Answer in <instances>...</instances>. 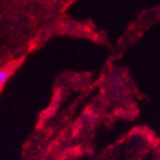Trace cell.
Returning a JSON list of instances; mask_svg holds the SVG:
<instances>
[{"label":"cell","instance_id":"6da1fadb","mask_svg":"<svg viewBox=\"0 0 160 160\" xmlns=\"http://www.w3.org/2000/svg\"><path fill=\"white\" fill-rule=\"evenodd\" d=\"M10 74H11V71L9 68L0 69V86H2L7 82V80L10 77Z\"/></svg>","mask_w":160,"mask_h":160}]
</instances>
